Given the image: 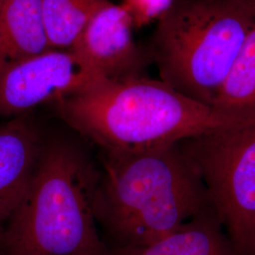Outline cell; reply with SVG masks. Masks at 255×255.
<instances>
[{
	"instance_id": "cell-1",
	"label": "cell",
	"mask_w": 255,
	"mask_h": 255,
	"mask_svg": "<svg viewBox=\"0 0 255 255\" xmlns=\"http://www.w3.org/2000/svg\"><path fill=\"white\" fill-rule=\"evenodd\" d=\"M101 162L94 209L111 248L150 246L213 212L180 142L140 151H101Z\"/></svg>"
},
{
	"instance_id": "cell-2",
	"label": "cell",
	"mask_w": 255,
	"mask_h": 255,
	"mask_svg": "<svg viewBox=\"0 0 255 255\" xmlns=\"http://www.w3.org/2000/svg\"><path fill=\"white\" fill-rule=\"evenodd\" d=\"M57 118L101 151H140L169 146L237 119L146 76L101 79L49 106Z\"/></svg>"
},
{
	"instance_id": "cell-3",
	"label": "cell",
	"mask_w": 255,
	"mask_h": 255,
	"mask_svg": "<svg viewBox=\"0 0 255 255\" xmlns=\"http://www.w3.org/2000/svg\"><path fill=\"white\" fill-rule=\"evenodd\" d=\"M100 177L78 134L46 131L34 175L5 227L4 255H112L95 217Z\"/></svg>"
},
{
	"instance_id": "cell-4",
	"label": "cell",
	"mask_w": 255,
	"mask_h": 255,
	"mask_svg": "<svg viewBox=\"0 0 255 255\" xmlns=\"http://www.w3.org/2000/svg\"><path fill=\"white\" fill-rule=\"evenodd\" d=\"M255 22L233 0H175L146 46L161 81L213 107Z\"/></svg>"
},
{
	"instance_id": "cell-5",
	"label": "cell",
	"mask_w": 255,
	"mask_h": 255,
	"mask_svg": "<svg viewBox=\"0 0 255 255\" xmlns=\"http://www.w3.org/2000/svg\"><path fill=\"white\" fill-rule=\"evenodd\" d=\"M235 246L250 255L255 234V120L218 128L180 142Z\"/></svg>"
},
{
	"instance_id": "cell-6",
	"label": "cell",
	"mask_w": 255,
	"mask_h": 255,
	"mask_svg": "<svg viewBox=\"0 0 255 255\" xmlns=\"http://www.w3.org/2000/svg\"><path fill=\"white\" fill-rule=\"evenodd\" d=\"M101 79L68 49L7 62L0 68V117L12 119L50 106Z\"/></svg>"
},
{
	"instance_id": "cell-7",
	"label": "cell",
	"mask_w": 255,
	"mask_h": 255,
	"mask_svg": "<svg viewBox=\"0 0 255 255\" xmlns=\"http://www.w3.org/2000/svg\"><path fill=\"white\" fill-rule=\"evenodd\" d=\"M127 11L109 1L84 27L70 50L81 64L109 81L145 76L152 64L146 45L133 38Z\"/></svg>"
},
{
	"instance_id": "cell-8",
	"label": "cell",
	"mask_w": 255,
	"mask_h": 255,
	"mask_svg": "<svg viewBox=\"0 0 255 255\" xmlns=\"http://www.w3.org/2000/svg\"><path fill=\"white\" fill-rule=\"evenodd\" d=\"M46 133L32 113L0 124V225L8 222L23 200Z\"/></svg>"
},
{
	"instance_id": "cell-9",
	"label": "cell",
	"mask_w": 255,
	"mask_h": 255,
	"mask_svg": "<svg viewBox=\"0 0 255 255\" xmlns=\"http://www.w3.org/2000/svg\"><path fill=\"white\" fill-rule=\"evenodd\" d=\"M111 252L112 255H243L213 212L194 218L150 246L111 248Z\"/></svg>"
},
{
	"instance_id": "cell-10",
	"label": "cell",
	"mask_w": 255,
	"mask_h": 255,
	"mask_svg": "<svg viewBox=\"0 0 255 255\" xmlns=\"http://www.w3.org/2000/svg\"><path fill=\"white\" fill-rule=\"evenodd\" d=\"M0 34L7 62L52 49L46 33L43 0H0Z\"/></svg>"
},
{
	"instance_id": "cell-11",
	"label": "cell",
	"mask_w": 255,
	"mask_h": 255,
	"mask_svg": "<svg viewBox=\"0 0 255 255\" xmlns=\"http://www.w3.org/2000/svg\"><path fill=\"white\" fill-rule=\"evenodd\" d=\"M213 108L233 118L255 120V22Z\"/></svg>"
},
{
	"instance_id": "cell-12",
	"label": "cell",
	"mask_w": 255,
	"mask_h": 255,
	"mask_svg": "<svg viewBox=\"0 0 255 255\" xmlns=\"http://www.w3.org/2000/svg\"><path fill=\"white\" fill-rule=\"evenodd\" d=\"M109 0H43L46 33L52 49H70L95 14Z\"/></svg>"
},
{
	"instance_id": "cell-13",
	"label": "cell",
	"mask_w": 255,
	"mask_h": 255,
	"mask_svg": "<svg viewBox=\"0 0 255 255\" xmlns=\"http://www.w3.org/2000/svg\"><path fill=\"white\" fill-rule=\"evenodd\" d=\"M175 0H122L121 7L132 21L134 28H141L158 21L171 8Z\"/></svg>"
},
{
	"instance_id": "cell-14",
	"label": "cell",
	"mask_w": 255,
	"mask_h": 255,
	"mask_svg": "<svg viewBox=\"0 0 255 255\" xmlns=\"http://www.w3.org/2000/svg\"><path fill=\"white\" fill-rule=\"evenodd\" d=\"M5 255V227L0 225V255Z\"/></svg>"
},
{
	"instance_id": "cell-15",
	"label": "cell",
	"mask_w": 255,
	"mask_h": 255,
	"mask_svg": "<svg viewBox=\"0 0 255 255\" xmlns=\"http://www.w3.org/2000/svg\"><path fill=\"white\" fill-rule=\"evenodd\" d=\"M6 63H7V60H6V56H5V53H4L2 39H1V34H0V68Z\"/></svg>"
},
{
	"instance_id": "cell-16",
	"label": "cell",
	"mask_w": 255,
	"mask_h": 255,
	"mask_svg": "<svg viewBox=\"0 0 255 255\" xmlns=\"http://www.w3.org/2000/svg\"><path fill=\"white\" fill-rule=\"evenodd\" d=\"M233 1H236V2L240 3V4L245 5L249 8L255 9V0H233Z\"/></svg>"
},
{
	"instance_id": "cell-17",
	"label": "cell",
	"mask_w": 255,
	"mask_h": 255,
	"mask_svg": "<svg viewBox=\"0 0 255 255\" xmlns=\"http://www.w3.org/2000/svg\"><path fill=\"white\" fill-rule=\"evenodd\" d=\"M250 255H255V237H254V240H253V243H252V248H251V254Z\"/></svg>"
}]
</instances>
